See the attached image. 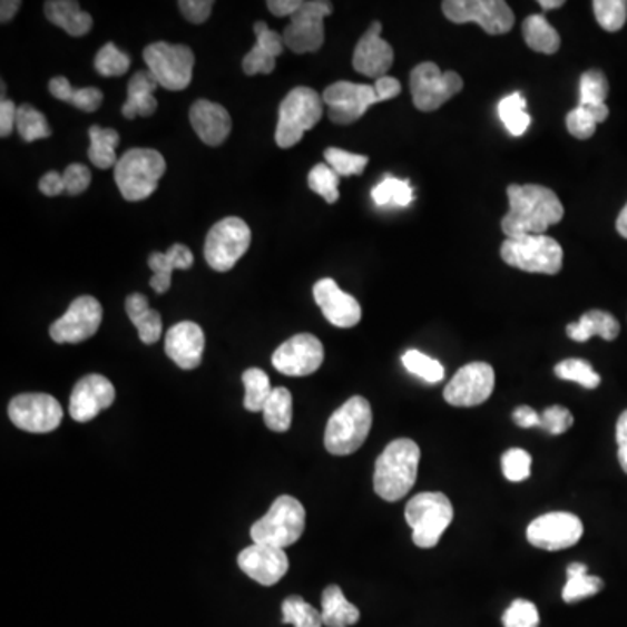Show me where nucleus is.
<instances>
[{
    "label": "nucleus",
    "instance_id": "f257e3e1",
    "mask_svg": "<svg viewBox=\"0 0 627 627\" xmlns=\"http://www.w3.org/2000/svg\"><path fill=\"white\" fill-rule=\"evenodd\" d=\"M509 213L503 216V234L508 237L543 236L552 225L560 224L565 209L560 197L542 185H509Z\"/></svg>",
    "mask_w": 627,
    "mask_h": 627
},
{
    "label": "nucleus",
    "instance_id": "f03ea898",
    "mask_svg": "<svg viewBox=\"0 0 627 627\" xmlns=\"http://www.w3.org/2000/svg\"><path fill=\"white\" fill-rule=\"evenodd\" d=\"M420 448L413 440H394L375 462L373 488L380 499L398 502L415 487Z\"/></svg>",
    "mask_w": 627,
    "mask_h": 627
},
{
    "label": "nucleus",
    "instance_id": "7ed1b4c3",
    "mask_svg": "<svg viewBox=\"0 0 627 627\" xmlns=\"http://www.w3.org/2000/svg\"><path fill=\"white\" fill-rule=\"evenodd\" d=\"M165 173L163 154L154 148H131L117 160L114 178L123 197L129 203H138L156 193Z\"/></svg>",
    "mask_w": 627,
    "mask_h": 627
},
{
    "label": "nucleus",
    "instance_id": "20e7f679",
    "mask_svg": "<svg viewBox=\"0 0 627 627\" xmlns=\"http://www.w3.org/2000/svg\"><path fill=\"white\" fill-rule=\"evenodd\" d=\"M372 406L363 396H352L330 417L324 431V448L332 455L357 452L372 431Z\"/></svg>",
    "mask_w": 627,
    "mask_h": 627
},
{
    "label": "nucleus",
    "instance_id": "39448f33",
    "mask_svg": "<svg viewBox=\"0 0 627 627\" xmlns=\"http://www.w3.org/2000/svg\"><path fill=\"white\" fill-rule=\"evenodd\" d=\"M324 101L314 89H292L280 105L277 119L276 144L280 148H292L304 138L308 129L320 123L323 117Z\"/></svg>",
    "mask_w": 627,
    "mask_h": 627
},
{
    "label": "nucleus",
    "instance_id": "423d86ee",
    "mask_svg": "<svg viewBox=\"0 0 627 627\" xmlns=\"http://www.w3.org/2000/svg\"><path fill=\"white\" fill-rule=\"evenodd\" d=\"M404 518L413 531V542L422 549H432L453 521V506L444 493H417L404 509Z\"/></svg>",
    "mask_w": 627,
    "mask_h": 627
},
{
    "label": "nucleus",
    "instance_id": "0eeeda50",
    "mask_svg": "<svg viewBox=\"0 0 627 627\" xmlns=\"http://www.w3.org/2000/svg\"><path fill=\"white\" fill-rule=\"evenodd\" d=\"M506 264L530 274L556 276L564 267V249L560 243L546 236L508 237L500 248Z\"/></svg>",
    "mask_w": 627,
    "mask_h": 627
},
{
    "label": "nucleus",
    "instance_id": "6e6552de",
    "mask_svg": "<svg viewBox=\"0 0 627 627\" xmlns=\"http://www.w3.org/2000/svg\"><path fill=\"white\" fill-rule=\"evenodd\" d=\"M305 530V508L292 496H281L274 500L267 515L252 527V539L255 543H267L274 548L286 549Z\"/></svg>",
    "mask_w": 627,
    "mask_h": 627
},
{
    "label": "nucleus",
    "instance_id": "1a4fd4ad",
    "mask_svg": "<svg viewBox=\"0 0 627 627\" xmlns=\"http://www.w3.org/2000/svg\"><path fill=\"white\" fill-rule=\"evenodd\" d=\"M144 60L160 88L184 91L193 82L196 57L187 46L156 42L144 49Z\"/></svg>",
    "mask_w": 627,
    "mask_h": 627
},
{
    "label": "nucleus",
    "instance_id": "9d476101",
    "mask_svg": "<svg viewBox=\"0 0 627 627\" xmlns=\"http://www.w3.org/2000/svg\"><path fill=\"white\" fill-rule=\"evenodd\" d=\"M252 244L249 225L237 218L227 216L213 225L204 244V258L216 272H228L243 258Z\"/></svg>",
    "mask_w": 627,
    "mask_h": 627
},
{
    "label": "nucleus",
    "instance_id": "9b49d317",
    "mask_svg": "<svg viewBox=\"0 0 627 627\" xmlns=\"http://www.w3.org/2000/svg\"><path fill=\"white\" fill-rule=\"evenodd\" d=\"M462 77L452 70L441 72L438 65L432 61L417 65L410 76L413 105L420 112H434L441 105L452 100L462 91Z\"/></svg>",
    "mask_w": 627,
    "mask_h": 627
},
{
    "label": "nucleus",
    "instance_id": "f8f14e48",
    "mask_svg": "<svg viewBox=\"0 0 627 627\" xmlns=\"http://www.w3.org/2000/svg\"><path fill=\"white\" fill-rule=\"evenodd\" d=\"M443 12L452 23L480 25L490 36H502L515 27V12L503 0H447Z\"/></svg>",
    "mask_w": 627,
    "mask_h": 627
},
{
    "label": "nucleus",
    "instance_id": "ddd939ff",
    "mask_svg": "<svg viewBox=\"0 0 627 627\" xmlns=\"http://www.w3.org/2000/svg\"><path fill=\"white\" fill-rule=\"evenodd\" d=\"M332 12L333 4L326 0L304 2L284 29V46L295 55L320 51L324 42V18Z\"/></svg>",
    "mask_w": 627,
    "mask_h": 627
},
{
    "label": "nucleus",
    "instance_id": "4468645a",
    "mask_svg": "<svg viewBox=\"0 0 627 627\" xmlns=\"http://www.w3.org/2000/svg\"><path fill=\"white\" fill-rule=\"evenodd\" d=\"M9 419L21 431L45 434L60 428L63 408L49 394H20L9 403Z\"/></svg>",
    "mask_w": 627,
    "mask_h": 627
},
{
    "label": "nucleus",
    "instance_id": "2eb2a0df",
    "mask_svg": "<svg viewBox=\"0 0 627 627\" xmlns=\"http://www.w3.org/2000/svg\"><path fill=\"white\" fill-rule=\"evenodd\" d=\"M104 320V308L95 296H79L74 300L60 320L49 329V335L57 344H80L97 335Z\"/></svg>",
    "mask_w": 627,
    "mask_h": 627
},
{
    "label": "nucleus",
    "instance_id": "dca6fc26",
    "mask_svg": "<svg viewBox=\"0 0 627 627\" xmlns=\"http://www.w3.org/2000/svg\"><path fill=\"white\" fill-rule=\"evenodd\" d=\"M582 536V521L571 512H548L536 518L527 528L528 542L543 551L555 552L571 548Z\"/></svg>",
    "mask_w": 627,
    "mask_h": 627
},
{
    "label": "nucleus",
    "instance_id": "f3484780",
    "mask_svg": "<svg viewBox=\"0 0 627 627\" xmlns=\"http://www.w3.org/2000/svg\"><path fill=\"white\" fill-rule=\"evenodd\" d=\"M496 389V372L483 361L466 364L460 368L447 388L444 400L452 406L469 408L483 404L490 400Z\"/></svg>",
    "mask_w": 627,
    "mask_h": 627
},
{
    "label": "nucleus",
    "instance_id": "a211bd4d",
    "mask_svg": "<svg viewBox=\"0 0 627 627\" xmlns=\"http://www.w3.org/2000/svg\"><path fill=\"white\" fill-rule=\"evenodd\" d=\"M323 101L329 107L330 119L339 126L354 125L368 108L379 104L373 86L340 80L324 89Z\"/></svg>",
    "mask_w": 627,
    "mask_h": 627
},
{
    "label": "nucleus",
    "instance_id": "6ab92c4d",
    "mask_svg": "<svg viewBox=\"0 0 627 627\" xmlns=\"http://www.w3.org/2000/svg\"><path fill=\"white\" fill-rule=\"evenodd\" d=\"M324 361L321 340L311 333H298L286 340L272 354V364L277 372L288 376H307L316 373Z\"/></svg>",
    "mask_w": 627,
    "mask_h": 627
},
{
    "label": "nucleus",
    "instance_id": "aec40b11",
    "mask_svg": "<svg viewBox=\"0 0 627 627\" xmlns=\"http://www.w3.org/2000/svg\"><path fill=\"white\" fill-rule=\"evenodd\" d=\"M114 401H116V389L112 382L104 375L91 373L77 382L70 396L68 412L76 422L85 424L112 406Z\"/></svg>",
    "mask_w": 627,
    "mask_h": 627
},
{
    "label": "nucleus",
    "instance_id": "412c9836",
    "mask_svg": "<svg viewBox=\"0 0 627 627\" xmlns=\"http://www.w3.org/2000/svg\"><path fill=\"white\" fill-rule=\"evenodd\" d=\"M241 570L262 586H274L280 582L290 570V560L284 549L267 546V543H253L243 549L237 556Z\"/></svg>",
    "mask_w": 627,
    "mask_h": 627
},
{
    "label": "nucleus",
    "instance_id": "4be33fe9",
    "mask_svg": "<svg viewBox=\"0 0 627 627\" xmlns=\"http://www.w3.org/2000/svg\"><path fill=\"white\" fill-rule=\"evenodd\" d=\"M312 295L323 311V316L336 329H354L363 316L360 302L340 288L332 277L317 281Z\"/></svg>",
    "mask_w": 627,
    "mask_h": 627
},
{
    "label": "nucleus",
    "instance_id": "5701e85b",
    "mask_svg": "<svg viewBox=\"0 0 627 627\" xmlns=\"http://www.w3.org/2000/svg\"><path fill=\"white\" fill-rule=\"evenodd\" d=\"M380 36H382V23L375 21L361 37L352 57L354 70L361 76L372 77L375 80L388 76L394 63V49Z\"/></svg>",
    "mask_w": 627,
    "mask_h": 627
},
{
    "label": "nucleus",
    "instance_id": "b1692460",
    "mask_svg": "<svg viewBox=\"0 0 627 627\" xmlns=\"http://www.w3.org/2000/svg\"><path fill=\"white\" fill-rule=\"evenodd\" d=\"M206 336L199 324L182 321L166 333V354L182 370H196L203 361Z\"/></svg>",
    "mask_w": 627,
    "mask_h": 627
},
{
    "label": "nucleus",
    "instance_id": "393cba45",
    "mask_svg": "<svg viewBox=\"0 0 627 627\" xmlns=\"http://www.w3.org/2000/svg\"><path fill=\"white\" fill-rule=\"evenodd\" d=\"M190 125L203 144L221 147L232 131L231 114L222 105L208 100L194 101Z\"/></svg>",
    "mask_w": 627,
    "mask_h": 627
},
{
    "label": "nucleus",
    "instance_id": "a878e982",
    "mask_svg": "<svg viewBox=\"0 0 627 627\" xmlns=\"http://www.w3.org/2000/svg\"><path fill=\"white\" fill-rule=\"evenodd\" d=\"M256 45L252 51L244 57L243 70L246 76H258V74H272L276 70V58L283 55V36L268 29L265 21L255 23Z\"/></svg>",
    "mask_w": 627,
    "mask_h": 627
},
{
    "label": "nucleus",
    "instance_id": "bb28decb",
    "mask_svg": "<svg viewBox=\"0 0 627 627\" xmlns=\"http://www.w3.org/2000/svg\"><path fill=\"white\" fill-rule=\"evenodd\" d=\"M194 265V255L185 244H173L166 253H153L148 256V267L153 268L154 276L150 277V286L154 292H168L172 286L173 272L176 268H190Z\"/></svg>",
    "mask_w": 627,
    "mask_h": 627
},
{
    "label": "nucleus",
    "instance_id": "cd10ccee",
    "mask_svg": "<svg viewBox=\"0 0 627 627\" xmlns=\"http://www.w3.org/2000/svg\"><path fill=\"white\" fill-rule=\"evenodd\" d=\"M159 88L157 80L148 70H140L131 77L128 85V100L123 105V116L126 119L150 117L156 114L157 100L154 92Z\"/></svg>",
    "mask_w": 627,
    "mask_h": 627
},
{
    "label": "nucleus",
    "instance_id": "c85d7f7f",
    "mask_svg": "<svg viewBox=\"0 0 627 627\" xmlns=\"http://www.w3.org/2000/svg\"><path fill=\"white\" fill-rule=\"evenodd\" d=\"M46 18L52 25L72 37H82L91 32L92 18L89 12L80 9L79 2L74 0H49L45 4Z\"/></svg>",
    "mask_w": 627,
    "mask_h": 627
},
{
    "label": "nucleus",
    "instance_id": "c756f323",
    "mask_svg": "<svg viewBox=\"0 0 627 627\" xmlns=\"http://www.w3.org/2000/svg\"><path fill=\"white\" fill-rule=\"evenodd\" d=\"M126 312H128L129 321L138 330V336L144 344L153 345L159 342L160 333H163V317L159 312L150 308L147 296L141 293L129 295L126 298Z\"/></svg>",
    "mask_w": 627,
    "mask_h": 627
},
{
    "label": "nucleus",
    "instance_id": "7c9ffc66",
    "mask_svg": "<svg viewBox=\"0 0 627 627\" xmlns=\"http://www.w3.org/2000/svg\"><path fill=\"white\" fill-rule=\"evenodd\" d=\"M620 333V324L610 312L589 311L580 316L577 323L568 324L567 335L576 342H588L592 336H601L604 340H616Z\"/></svg>",
    "mask_w": 627,
    "mask_h": 627
},
{
    "label": "nucleus",
    "instance_id": "2f4dec72",
    "mask_svg": "<svg viewBox=\"0 0 627 627\" xmlns=\"http://www.w3.org/2000/svg\"><path fill=\"white\" fill-rule=\"evenodd\" d=\"M321 616L326 627H351L357 624L361 614L360 608L345 598L339 586H329L321 598Z\"/></svg>",
    "mask_w": 627,
    "mask_h": 627
},
{
    "label": "nucleus",
    "instance_id": "473e14b6",
    "mask_svg": "<svg viewBox=\"0 0 627 627\" xmlns=\"http://www.w3.org/2000/svg\"><path fill=\"white\" fill-rule=\"evenodd\" d=\"M49 92L57 100L72 104L82 112H97L104 104V92L98 88H72L67 77L60 76L49 80Z\"/></svg>",
    "mask_w": 627,
    "mask_h": 627
},
{
    "label": "nucleus",
    "instance_id": "72a5a7b5",
    "mask_svg": "<svg viewBox=\"0 0 627 627\" xmlns=\"http://www.w3.org/2000/svg\"><path fill=\"white\" fill-rule=\"evenodd\" d=\"M523 37L531 51L555 55L561 46L560 33L542 14H531L523 21Z\"/></svg>",
    "mask_w": 627,
    "mask_h": 627
},
{
    "label": "nucleus",
    "instance_id": "f704fd0d",
    "mask_svg": "<svg viewBox=\"0 0 627 627\" xmlns=\"http://www.w3.org/2000/svg\"><path fill=\"white\" fill-rule=\"evenodd\" d=\"M89 140H91V147H89L88 157L92 166L100 169L116 168L117 160H119L116 156V147L120 141L119 133L116 129L91 126Z\"/></svg>",
    "mask_w": 627,
    "mask_h": 627
},
{
    "label": "nucleus",
    "instance_id": "c9c22d12",
    "mask_svg": "<svg viewBox=\"0 0 627 627\" xmlns=\"http://www.w3.org/2000/svg\"><path fill=\"white\" fill-rule=\"evenodd\" d=\"M568 580L564 588L565 604H576L580 599L591 598L605 588L604 580L589 576L584 564H571L567 570Z\"/></svg>",
    "mask_w": 627,
    "mask_h": 627
},
{
    "label": "nucleus",
    "instance_id": "e433bc0d",
    "mask_svg": "<svg viewBox=\"0 0 627 627\" xmlns=\"http://www.w3.org/2000/svg\"><path fill=\"white\" fill-rule=\"evenodd\" d=\"M264 420L271 431L286 432L292 428L293 398L286 388H276L264 406Z\"/></svg>",
    "mask_w": 627,
    "mask_h": 627
},
{
    "label": "nucleus",
    "instance_id": "4c0bfd02",
    "mask_svg": "<svg viewBox=\"0 0 627 627\" xmlns=\"http://www.w3.org/2000/svg\"><path fill=\"white\" fill-rule=\"evenodd\" d=\"M413 188L410 180H401L396 176L388 175L384 180L380 182L372 190V199L380 208L388 206H396V208H406L413 200Z\"/></svg>",
    "mask_w": 627,
    "mask_h": 627
},
{
    "label": "nucleus",
    "instance_id": "58836bf2",
    "mask_svg": "<svg viewBox=\"0 0 627 627\" xmlns=\"http://www.w3.org/2000/svg\"><path fill=\"white\" fill-rule=\"evenodd\" d=\"M243 384L246 388L244 408L252 413L264 412L265 403L274 391L267 373L261 368H249L243 373Z\"/></svg>",
    "mask_w": 627,
    "mask_h": 627
},
{
    "label": "nucleus",
    "instance_id": "ea45409f",
    "mask_svg": "<svg viewBox=\"0 0 627 627\" xmlns=\"http://www.w3.org/2000/svg\"><path fill=\"white\" fill-rule=\"evenodd\" d=\"M499 117L512 136H521L530 126L531 119L527 114V100L521 92H512L502 98L499 104Z\"/></svg>",
    "mask_w": 627,
    "mask_h": 627
},
{
    "label": "nucleus",
    "instance_id": "a19ab883",
    "mask_svg": "<svg viewBox=\"0 0 627 627\" xmlns=\"http://www.w3.org/2000/svg\"><path fill=\"white\" fill-rule=\"evenodd\" d=\"M17 131L29 144L30 141L45 140V138L51 136V128H49L45 114L29 104L18 107Z\"/></svg>",
    "mask_w": 627,
    "mask_h": 627
},
{
    "label": "nucleus",
    "instance_id": "79ce46f5",
    "mask_svg": "<svg viewBox=\"0 0 627 627\" xmlns=\"http://www.w3.org/2000/svg\"><path fill=\"white\" fill-rule=\"evenodd\" d=\"M283 623L293 627H323L321 610L307 604L302 596H290L283 601Z\"/></svg>",
    "mask_w": 627,
    "mask_h": 627
},
{
    "label": "nucleus",
    "instance_id": "37998d69",
    "mask_svg": "<svg viewBox=\"0 0 627 627\" xmlns=\"http://www.w3.org/2000/svg\"><path fill=\"white\" fill-rule=\"evenodd\" d=\"M555 373L558 379L577 382L586 389H596L601 384V376L595 372L591 363L586 360H577V357L556 364Z\"/></svg>",
    "mask_w": 627,
    "mask_h": 627
},
{
    "label": "nucleus",
    "instance_id": "c03bdc74",
    "mask_svg": "<svg viewBox=\"0 0 627 627\" xmlns=\"http://www.w3.org/2000/svg\"><path fill=\"white\" fill-rule=\"evenodd\" d=\"M401 361H403V366L406 368L408 372L419 376L424 382H429V384H438L444 379L443 364L425 356L424 352L410 349V351L404 352Z\"/></svg>",
    "mask_w": 627,
    "mask_h": 627
},
{
    "label": "nucleus",
    "instance_id": "a18cd8bd",
    "mask_svg": "<svg viewBox=\"0 0 627 627\" xmlns=\"http://www.w3.org/2000/svg\"><path fill=\"white\" fill-rule=\"evenodd\" d=\"M592 9H595V17L599 27L607 32H619L626 25V0H596V2H592Z\"/></svg>",
    "mask_w": 627,
    "mask_h": 627
},
{
    "label": "nucleus",
    "instance_id": "49530a36",
    "mask_svg": "<svg viewBox=\"0 0 627 627\" xmlns=\"http://www.w3.org/2000/svg\"><path fill=\"white\" fill-rule=\"evenodd\" d=\"M339 184L340 176L326 163L314 166L308 173V187L312 193L320 194L329 204H335L339 200Z\"/></svg>",
    "mask_w": 627,
    "mask_h": 627
},
{
    "label": "nucleus",
    "instance_id": "de8ad7c7",
    "mask_svg": "<svg viewBox=\"0 0 627 627\" xmlns=\"http://www.w3.org/2000/svg\"><path fill=\"white\" fill-rule=\"evenodd\" d=\"M129 67H131V60L128 55L120 51L114 42H107L95 58V68L104 77L125 76Z\"/></svg>",
    "mask_w": 627,
    "mask_h": 627
},
{
    "label": "nucleus",
    "instance_id": "09e8293b",
    "mask_svg": "<svg viewBox=\"0 0 627 627\" xmlns=\"http://www.w3.org/2000/svg\"><path fill=\"white\" fill-rule=\"evenodd\" d=\"M326 165L339 176L361 175L368 166V157L360 154H351L342 148L330 147L324 150Z\"/></svg>",
    "mask_w": 627,
    "mask_h": 627
},
{
    "label": "nucleus",
    "instance_id": "8fccbe9b",
    "mask_svg": "<svg viewBox=\"0 0 627 627\" xmlns=\"http://www.w3.org/2000/svg\"><path fill=\"white\" fill-rule=\"evenodd\" d=\"M580 104L579 105H604L607 101L610 85L601 70H588L580 77Z\"/></svg>",
    "mask_w": 627,
    "mask_h": 627
},
{
    "label": "nucleus",
    "instance_id": "3c124183",
    "mask_svg": "<svg viewBox=\"0 0 627 627\" xmlns=\"http://www.w3.org/2000/svg\"><path fill=\"white\" fill-rule=\"evenodd\" d=\"M502 472L511 483H521L531 474V457L521 448H511L502 455Z\"/></svg>",
    "mask_w": 627,
    "mask_h": 627
},
{
    "label": "nucleus",
    "instance_id": "603ef678",
    "mask_svg": "<svg viewBox=\"0 0 627 627\" xmlns=\"http://www.w3.org/2000/svg\"><path fill=\"white\" fill-rule=\"evenodd\" d=\"M539 610L528 599H515L502 616L503 627H539Z\"/></svg>",
    "mask_w": 627,
    "mask_h": 627
},
{
    "label": "nucleus",
    "instance_id": "864d4df0",
    "mask_svg": "<svg viewBox=\"0 0 627 627\" xmlns=\"http://www.w3.org/2000/svg\"><path fill=\"white\" fill-rule=\"evenodd\" d=\"M574 425V415L570 410L560 404L549 406L540 413V428L546 429L549 434L560 435Z\"/></svg>",
    "mask_w": 627,
    "mask_h": 627
},
{
    "label": "nucleus",
    "instance_id": "5fc2aeb1",
    "mask_svg": "<svg viewBox=\"0 0 627 627\" xmlns=\"http://www.w3.org/2000/svg\"><path fill=\"white\" fill-rule=\"evenodd\" d=\"M596 126H598V123H596L595 116L582 105L574 108L567 116L568 131L579 140H589L595 135Z\"/></svg>",
    "mask_w": 627,
    "mask_h": 627
},
{
    "label": "nucleus",
    "instance_id": "6e6d98bb",
    "mask_svg": "<svg viewBox=\"0 0 627 627\" xmlns=\"http://www.w3.org/2000/svg\"><path fill=\"white\" fill-rule=\"evenodd\" d=\"M65 188L70 196L86 193L91 185V172L85 165H70L63 172Z\"/></svg>",
    "mask_w": 627,
    "mask_h": 627
},
{
    "label": "nucleus",
    "instance_id": "4d7b16f0",
    "mask_svg": "<svg viewBox=\"0 0 627 627\" xmlns=\"http://www.w3.org/2000/svg\"><path fill=\"white\" fill-rule=\"evenodd\" d=\"M213 6L215 2L212 0H180L178 2V8L184 12V17L194 25L206 23L212 14Z\"/></svg>",
    "mask_w": 627,
    "mask_h": 627
},
{
    "label": "nucleus",
    "instance_id": "13d9d810",
    "mask_svg": "<svg viewBox=\"0 0 627 627\" xmlns=\"http://www.w3.org/2000/svg\"><path fill=\"white\" fill-rule=\"evenodd\" d=\"M18 107L14 101L2 98L0 101V136L8 138L17 129Z\"/></svg>",
    "mask_w": 627,
    "mask_h": 627
},
{
    "label": "nucleus",
    "instance_id": "bf43d9fd",
    "mask_svg": "<svg viewBox=\"0 0 627 627\" xmlns=\"http://www.w3.org/2000/svg\"><path fill=\"white\" fill-rule=\"evenodd\" d=\"M39 190L48 197L60 196L61 193H67L63 175L57 172L46 173V175L40 178Z\"/></svg>",
    "mask_w": 627,
    "mask_h": 627
},
{
    "label": "nucleus",
    "instance_id": "052dcab7",
    "mask_svg": "<svg viewBox=\"0 0 627 627\" xmlns=\"http://www.w3.org/2000/svg\"><path fill=\"white\" fill-rule=\"evenodd\" d=\"M376 100L388 101L392 98L400 97L401 85L400 80L394 79V77H382V79L375 80Z\"/></svg>",
    "mask_w": 627,
    "mask_h": 627
},
{
    "label": "nucleus",
    "instance_id": "680f3d73",
    "mask_svg": "<svg viewBox=\"0 0 627 627\" xmlns=\"http://www.w3.org/2000/svg\"><path fill=\"white\" fill-rule=\"evenodd\" d=\"M616 438L620 468L627 474V410L620 413L619 420H617Z\"/></svg>",
    "mask_w": 627,
    "mask_h": 627
},
{
    "label": "nucleus",
    "instance_id": "e2e57ef3",
    "mask_svg": "<svg viewBox=\"0 0 627 627\" xmlns=\"http://www.w3.org/2000/svg\"><path fill=\"white\" fill-rule=\"evenodd\" d=\"M512 420L518 428H540V415L530 406H518L512 412Z\"/></svg>",
    "mask_w": 627,
    "mask_h": 627
},
{
    "label": "nucleus",
    "instance_id": "0e129e2a",
    "mask_svg": "<svg viewBox=\"0 0 627 627\" xmlns=\"http://www.w3.org/2000/svg\"><path fill=\"white\" fill-rule=\"evenodd\" d=\"M302 0H268L267 8L272 14L276 17H290L292 18L300 8H302Z\"/></svg>",
    "mask_w": 627,
    "mask_h": 627
},
{
    "label": "nucleus",
    "instance_id": "69168bd1",
    "mask_svg": "<svg viewBox=\"0 0 627 627\" xmlns=\"http://www.w3.org/2000/svg\"><path fill=\"white\" fill-rule=\"evenodd\" d=\"M20 0H4V2L0 4V21H2V23H9L12 18L17 17V12L20 11Z\"/></svg>",
    "mask_w": 627,
    "mask_h": 627
},
{
    "label": "nucleus",
    "instance_id": "338daca9",
    "mask_svg": "<svg viewBox=\"0 0 627 627\" xmlns=\"http://www.w3.org/2000/svg\"><path fill=\"white\" fill-rule=\"evenodd\" d=\"M616 227L620 236H623L624 239H627V204L624 206L623 212L619 213V216H617Z\"/></svg>",
    "mask_w": 627,
    "mask_h": 627
},
{
    "label": "nucleus",
    "instance_id": "774afa93",
    "mask_svg": "<svg viewBox=\"0 0 627 627\" xmlns=\"http://www.w3.org/2000/svg\"><path fill=\"white\" fill-rule=\"evenodd\" d=\"M539 4L546 11H551V9L561 8V6H565V2L564 0H540Z\"/></svg>",
    "mask_w": 627,
    "mask_h": 627
}]
</instances>
